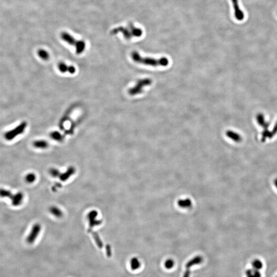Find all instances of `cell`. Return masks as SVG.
I'll return each mask as SVG.
<instances>
[{"label": "cell", "mask_w": 277, "mask_h": 277, "mask_svg": "<svg viewBox=\"0 0 277 277\" xmlns=\"http://www.w3.org/2000/svg\"><path fill=\"white\" fill-rule=\"evenodd\" d=\"M38 55L40 56L41 59L43 60H49V54L46 50L40 49L38 51Z\"/></svg>", "instance_id": "44dd1931"}, {"label": "cell", "mask_w": 277, "mask_h": 277, "mask_svg": "<svg viewBox=\"0 0 277 277\" xmlns=\"http://www.w3.org/2000/svg\"><path fill=\"white\" fill-rule=\"evenodd\" d=\"M25 180L28 183H32L36 181V175L34 173H29L25 176Z\"/></svg>", "instance_id": "484cf974"}, {"label": "cell", "mask_w": 277, "mask_h": 277, "mask_svg": "<svg viewBox=\"0 0 277 277\" xmlns=\"http://www.w3.org/2000/svg\"><path fill=\"white\" fill-rule=\"evenodd\" d=\"M277 133V121L275 123V125H274V128L272 129V131H271V134H272V137H274L275 135H276V134Z\"/></svg>", "instance_id": "f1b7e54d"}, {"label": "cell", "mask_w": 277, "mask_h": 277, "mask_svg": "<svg viewBox=\"0 0 277 277\" xmlns=\"http://www.w3.org/2000/svg\"><path fill=\"white\" fill-rule=\"evenodd\" d=\"M49 174L53 178L59 177L61 174L60 171L56 168H51L49 169Z\"/></svg>", "instance_id": "4316f807"}, {"label": "cell", "mask_w": 277, "mask_h": 277, "mask_svg": "<svg viewBox=\"0 0 277 277\" xmlns=\"http://www.w3.org/2000/svg\"><path fill=\"white\" fill-rule=\"evenodd\" d=\"M226 135L232 140L234 141V142L238 143V142H241L242 140V138L241 135L237 132H235L234 131H230V130L226 131Z\"/></svg>", "instance_id": "7c38bea8"}, {"label": "cell", "mask_w": 277, "mask_h": 277, "mask_svg": "<svg viewBox=\"0 0 277 277\" xmlns=\"http://www.w3.org/2000/svg\"><path fill=\"white\" fill-rule=\"evenodd\" d=\"M256 120L258 124L260 126H261L263 129H268V128L269 127V123L265 121L263 114L261 113L257 114L256 116Z\"/></svg>", "instance_id": "4fadbf2b"}, {"label": "cell", "mask_w": 277, "mask_h": 277, "mask_svg": "<svg viewBox=\"0 0 277 277\" xmlns=\"http://www.w3.org/2000/svg\"><path fill=\"white\" fill-rule=\"evenodd\" d=\"M61 38L64 41L69 44V45L74 46L76 47V53L77 55L81 54L85 49L86 44L84 41L76 40L68 32H62Z\"/></svg>", "instance_id": "3957f363"}, {"label": "cell", "mask_w": 277, "mask_h": 277, "mask_svg": "<svg viewBox=\"0 0 277 277\" xmlns=\"http://www.w3.org/2000/svg\"><path fill=\"white\" fill-rule=\"evenodd\" d=\"M202 261H203V259L201 257L199 256L195 257L192 259L189 260L186 264V270H190L189 269H190V268H192V266L201 263Z\"/></svg>", "instance_id": "5bb4252c"}, {"label": "cell", "mask_w": 277, "mask_h": 277, "mask_svg": "<svg viewBox=\"0 0 277 277\" xmlns=\"http://www.w3.org/2000/svg\"><path fill=\"white\" fill-rule=\"evenodd\" d=\"M131 57L135 63L142 64L158 67L163 66L166 67L169 64V60L166 57H162L160 59L153 58L150 57H144L140 55L138 52H133L131 54Z\"/></svg>", "instance_id": "6da1fadb"}, {"label": "cell", "mask_w": 277, "mask_h": 277, "mask_svg": "<svg viewBox=\"0 0 277 277\" xmlns=\"http://www.w3.org/2000/svg\"><path fill=\"white\" fill-rule=\"evenodd\" d=\"M13 196V193L9 190L5 189H0V197L11 199Z\"/></svg>", "instance_id": "603a6c76"}, {"label": "cell", "mask_w": 277, "mask_h": 277, "mask_svg": "<svg viewBox=\"0 0 277 277\" xmlns=\"http://www.w3.org/2000/svg\"><path fill=\"white\" fill-rule=\"evenodd\" d=\"M234 7V15L236 19L238 21H242L244 19L243 11L240 9L239 5L238 0H231Z\"/></svg>", "instance_id": "ba28073f"}, {"label": "cell", "mask_w": 277, "mask_h": 277, "mask_svg": "<svg viewBox=\"0 0 277 277\" xmlns=\"http://www.w3.org/2000/svg\"><path fill=\"white\" fill-rule=\"evenodd\" d=\"M92 235L94 237V240L95 241V243L98 245L99 248H102L103 246V244L102 241L101 239H100V236L96 232H92Z\"/></svg>", "instance_id": "7402d4cb"}, {"label": "cell", "mask_w": 277, "mask_h": 277, "mask_svg": "<svg viewBox=\"0 0 277 277\" xmlns=\"http://www.w3.org/2000/svg\"><path fill=\"white\" fill-rule=\"evenodd\" d=\"M274 184H275V187L277 188V179H275L274 181Z\"/></svg>", "instance_id": "4dcf8cb0"}, {"label": "cell", "mask_w": 277, "mask_h": 277, "mask_svg": "<svg viewBox=\"0 0 277 277\" xmlns=\"http://www.w3.org/2000/svg\"><path fill=\"white\" fill-rule=\"evenodd\" d=\"M75 172H76V168L73 166H70L68 168L65 172L61 174L59 178L62 181L64 182V181L67 180L68 179H69V178L71 176L74 175L75 174Z\"/></svg>", "instance_id": "9c48e42d"}, {"label": "cell", "mask_w": 277, "mask_h": 277, "mask_svg": "<svg viewBox=\"0 0 277 277\" xmlns=\"http://www.w3.org/2000/svg\"><path fill=\"white\" fill-rule=\"evenodd\" d=\"M174 265V262L171 259H168L165 262V267L167 269H171Z\"/></svg>", "instance_id": "83f0119b"}, {"label": "cell", "mask_w": 277, "mask_h": 277, "mask_svg": "<svg viewBox=\"0 0 277 277\" xmlns=\"http://www.w3.org/2000/svg\"><path fill=\"white\" fill-rule=\"evenodd\" d=\"M50 137L52 138H53V140H55L59 141V142H61V141L63 140V136L61 134H60V132H59L57 131H55L52 132L50 134Z\"/></svg>", "instance_id": "cb8c5ba5"}, {"label": "cell", "mask_w": 277, "mask_h": 277, "mask_svg": "<svg viewBox=\"0 0 277 277\" xmlns=\"http://www.w3.org/2000/svg\"><path fill=\"white\" fill-rule=\"evenodd\" d=\"M276 277H277V276H276Z\"/></svg>", "instance_id": "1f68e13d"}, {"label": "cell", "mask_w": 277, "mask_h": 277, "mask_svg": "<svg viewBox=\"0 0 277 277\" xmlns=\"http://www.w3.org/2000/svg\"><path fill=\"white\" fill-rule=\"evenodd\" d=\"M49 145V143L45 140H37L33 142V146L40 149H46L48 147Z\"/></svg>", "instance_id": "ac0fdd59"}, {"label": "cell", "mask_w": 277, "mask_h": 277, "mask_svg": "<svg viewBox=\"0 0 277 277\" xmlns=\"http://www.w3.org/2000/svg\"><path fill=\"white\" fill-rule=\"evenodd\" d=\"M59 70H60L61 73H66L68 72L70 74H74L76 72V68L74 66H68L65 63L63 62H60L59 63L58 66Z\"/></svg>", "instance_id": "8fae6325"}, {"label": "cell", "mask_w": 277, "mask_h": 277, "mask_svg": "<svg viewBox=\"0 0 277 277\" xmlns=\"http://www.w3.org/2000/svg\"><path fill=\"white\" fill-rule=\"evenodd\" d=\"M106 250L107 256L110 257L111 256V247L110 245H107L106 246Z\"/></svg>", "instance_id": "f546056e"}, {"label": "cell", "mask_w": 277, "mask_h": 277, "mask_svg": "<svg viewBox=\"0 0 277 277\" xmlns=\"http://www.w3.org/2000/svg\"><path fill=\"white\" fill-rule=\"evenodd\" d=\"M49 211L53 216L56 217L61 218L63 216V212L59 208L56 206H53L50 207Z\"/></svg>", "instance_id": "e0dca14e"}, {"label": "cell", "mask_w": 277, "mask_h": 277, "mask_svg": "<svg viewBox=\"0 0 277 277\" xmlns=\"http://www.w3.org/2000/svg\"><path fill=\"white\" fill-rule=\"evenodd\" d=\"M119 33L122 34L124 37L127 40H130L133 37H140L143 32L141 28L136 27L131 23H129L127 27L120 26L115 28L110 31V34L115 35Z\"/></svg>", "instance_id": "7a4b0ae2"}, {"label": "cell", "mask_w": 277, "mask_h": 277, "mask_svg": "<svg viewBox=\"0 0 277 277\" xmlns=\"http://www.w3.org/2000/svg\"><path fill=\"white\" fill-rule=\"evenodd\" d=\"M140 266L141 263L138 259L137 258H132L131 261V267L132 270H137L140 268Z\"/></svg>", "instance_id": "ffe728a7"}, {"label": "cell", "mask_w": 277, "mask_h": 277, "mask_svg": "<svg viewBox=\"0 0 277 277\" xmlns=\"http://www.w3.org/2000/svg\"><path fill=\"white\" fill-rule=\"evenodd\" d=\"M98 216V213L95 210H92L87 214V220L88 221L89 226V232L91 230V229L100 225V224H101V220L97 219Z\"/></svg>", "instance_id": "52a82bcc"}, {"label": "cell", "mask_w": 277, "mask_h": 277, "mask_svg": "<svg viewBox=\"0 0 277 277\" xmlns=\"http://www.w3.org/2000/svg\"><path fill=\"white\" fill-rule=\"evenodd\" d=\"M24 199V195L21 192H18L15 195H13V197L10 199L12 202V204L14 206H20L22 203L23 200Z\"/></svg>", "instance_id": "30bf717a"}, {"label": "cell", "mask_w": 277, "mask_h": 277, "mask_svg": "<svg viewBox=\"0 0 277 277\" xmlns=\"http://www.w3.org/2000/svg\"><path fill=\"white\" fill-rule=\"evenodd\" d=\"M267 138H272V136L271 134V131H268V129H264L262 133V138H261V141L262 142H265L266 139Z\"/></svg>", "instance_id": "d4e9b609"}, {"label": "cell", "mask_w": 277, "mask_h": 277, "mask_svg": "<svg viewBox=\"0 0 277 277\" xmlns=\"http://www.w3.org/2000/svg\"><path fill=\"white\" fill-rule=\"evenodd\" d=\"M152 83V79L148 77L139 80L134 87L129 89L128 92L131 95H135L141 94L143 92L144 87L150 85Z\"/></svg>", "instance_id": "277c9868"}, {"label": "cell", "mask_w": 277, "mask_h": 277, "mask_svg": "<svg viewBox=\"0 0 277 277\" xmlns=\"http://www.w3.org/2000/svg\"><path fill=\"white\" fill-rule=\"evenodd\" d=\"M41 230V226L39 223L34 224L31 229V232L26 238V242L29 244L34 243L38 237Z\"/></svg>", "instance_id": "8992f818"}, {"label": "cell", "mask_w": 277, "mask_h": 277, "mask_svg": "<svg viewBox=\"0 0 277 277\" xmlns=\"http://www.w3.org/2000/svg\"><path fill=\"white\" fill-rule=\"evenodd\" d=\"M251 266H252V268L260 271L263 268V264L261 260L258 259H256L253 260V262H251Z\"/></svg>", "instance_id": "d6986e66"}, {"label": "cell", "mask_w": 277, "mask_h": 277, "mask_svg": "<svg viewBox=\"0 0 277 277\" xmlns=\"http://www.w3.org/2000/svg\"><path fill=\"white\" fill-rule=\"evenodd\" d=\"M27 123L26 122H23L19 125L16 126L14 129L8 131L4 135V138L7 141H11L17 137L18 135L23 134L26 129Z\"/></svg>", "instance_id": "5b68a950"}, {"label": "cell", "mask_w": 277, "mask_h": 277, "mask_svg": "<svg viewBox=\"0 0 277 277\" xmlns=\"http://www.w3.org/2000/svg\"><path fill=\"white\" fill-rule=\"evenodd\" d=\"M177 204L179 207L183 208H188L192 206V200L189 199H180L178 201Z\"/></svg>", "instance_id": "2e32d148"}, {"label": "cell", "mask_w": 277, "mask_h": 277, "mask_svg": "<svg viewBox=\"0 0 277 277\" xmlns=\"http://www.w3.org/2000/svg\"><path fill=\"white\" fill-rule=\"evenodd\" d=\"M245 275L246 277H262L261 272L260 270L252 268L247 269Z\"/></svg>", "instance_id": "9a60e30c"}]
</instances>
